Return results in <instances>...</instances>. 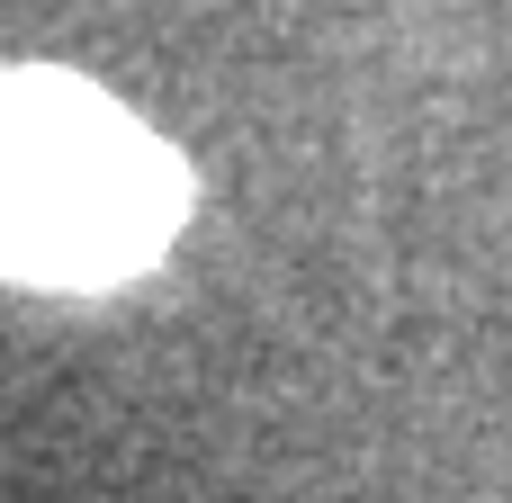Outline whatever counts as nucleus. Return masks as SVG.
<instances>
[{"label":"nucleus","instance_id":"1","mask_svg":"<svg viewBox=\"0 0 512 503\" xmlns=\"http://www.w3.org/2000/svg\"><path fill=\"white\" fill-rule=\"evenodd\" d=\"M189 180L117 99L63 72H0V270L108 288L180 234Z\"/></svg>","mask_w":512,"mask_h":503}]
</instances>
